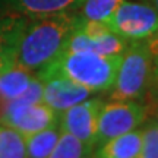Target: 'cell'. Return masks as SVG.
Here are the masks:
<instances>
[{
	"label": "cell",
	"instance_id": "cell-21",
	"mask_svg": "<svg viewBox=\"0 0 158 158\" xmlns=\"http://www.w3.org/2000/svg\"><path fill=\"white\" fill-rule=\"evenodd\" d=\"M157 120H158V111H157Z\"/></svg>",
	"mask_w": 158,
	"mask_h": 158
},
{
	"label": "cell",
	"instance_id": "cell-17",
	"mask_svg": "<svg viewBox=\"0 0 158 158\" xmlns=\"http://www.w3.org/2000/svg\"><path fill=\"white\" fill-rule=\"evenodd\" d=\"M142 151L141 158H158V120L148 122L141 129Z\"/></svg>",
	"mask_w": 158,
	"mask_h": 158
},
{
	"label": "cell",
	"instance_id": "cell-19",
	"mask_svg": "<svg viewBox=\"0 0 158 158\" xmlns=\"http://www.w3.org/2000/svg\"><path fill=\"white\" fill-rule=\"evenodd\" d=\"M13 64H15V59L12 56H0V75L5 73Z\"/></svg>",
	"mask_w": 158,
	"mask_h": 158
},
{
	"label": "cell",
	"instance_id": "cell-4",
	"mask_svg": "<svg viewBox=\"0 0 158 158\" xmlns=\"http://www.w3.org/2000/svg\"><path fill=\"white\" fill-rule=\"evenodd\" d=\"M106 25L129 43L147 41L158 31V10L151 2L123 0Z\"/></svg>",
	"mask_w": 158,
	"mask_h": 158
},
{
	"label": "cell",
	"instance_id": "cell-15",
	"mask_svg": "<svg viewBox=\"0 0 158 158\" xmlns=\"http://www.w3.org/2000/svg\"><path fill=\"white\" fill-rule=\"evenodd\" d=\"M27 157V142L15 127L0 123V158H22Z\"/></svg>",
	"mask_w": 158,
	"mask_h": 158
},
{
	"label": "cell",
	"instance_id": "cell-14",
	"mask_svg": "<svg viewBox=\"0 0 158 158\" xmlns=\"http://www.w3.org/2000/svg\"><path fill=\"white\" fill-rule=\"evenodd\" d=\"M95 147L88 142L79 139L78 136L69 133L66 130L60 132V136L53 148L51 158H81V157H94Z\"/></svg>",
	"mask_w": 158,
	"mask_h": 158
},
{
	"label": "cell",
	"instance_id": "cell-10",
	"mask_svg": "<svg viewBox=\"0 0 158 158\" xmlns=\"http://www.w3.org/2000/svg\"><path fill=\"white\" fill-rule=\"evenodd\" d=\"M84 0H0V13H22L38 18L63 12H78Z\"/></svg>",
	"mask_w": 158,
	"mask_h": 158
},
{
	"label": "cell",
	"instance_id": "cell-5",
	"mask_svg": "<svg viewBox=\"0 0 158 158\" xmlns=\"http://www.w3.org/2000/svg\"><path fill=\"white\" fill-rule=\"evenodd\" d=\"M147 120V108L138 100H116L102 102L97 120L95 148L111 138L141 127Z\"/></svg>",
	"mask_w": 158,
	"mask_h": 158
},
{
	"label": "cell",
	"instance_id": "cell-2",
	"mask_svg": "<svg viewBox=\"0 0 158 158\" xmlns=\"http://www.w3.org/2000/svg\"><path fill=\"white\" fill-rule=\"evenodd\" d=\"M122 54L107 56L88 50H64L54 62L38 70L37 76L63 75L91 92L111 91Z\"/></svg>",
	"mask_w": 158,
	"mask_h": 158
},
{
	"label": "cell",
	"instance_id": "cell-12",
	"mask_svg": "<svg viewBox=\"0 0 158 158\" xmlns=\"http://www.w3.org/2000/svg\"><path fill=\"white\" fill-rule=\"evenodd\" d=\"M29 18L22 13H0V56H12Z\"/></svg>",
	"mask_w": 158,
	"mask_h": 158
},
{
	"label": "cell",
	"instance_id": "cell-8",
	"mask_svg": "<svg viewBox=\"0 0 158 158\" xmlns=\"http://www.w3.org/2000/svg\"><path fill=\"white\" fill-rule=\"evenodd\" d=\"M56 122H59V113L43 101L34 104L9 102L5 114L0 118V123L15 127L22 135H29L45 129Z\"/></svg>",
	"mask_w": 158,
	"mask_h": 158
},
{
	"label": "cell",
	"instance_id": "cell-6",
	"mask_svg": "<svg viewBox=\"0 0 158 158\" xmlns=\"http://www.w3.org/2000/svg\"><path fill=\"white\" fill-rule=\"evenodd\" d=\"M129 41L113 32L106 23L88 21L81 16L78 27L68 41L66 50H88L98 54H122Z\"/></svg>",
	"mask_w": 158,
	"mask_h": 158
},
{
	"label": "cell",
	"instance_id": "cell-7",
	"mask_svg": "<svg viewBox=\"0 0 158 158\" xmlns=\"http://www.w3.org/2000/svg\"><path fill=\"white\" fill-rule=\"evenodd\" d=\"M104 100L100 97L86 98L59 113V123L63 130L95 147L97 120Z\"/></svg>",
	"mask_w": 158,
	"mask_h": 158
},
{
	"label": "cell",
	"instance_id": "cell-13",
	"mask_svg": "<svg viewBox=\"0 0 158 158\" xmlns=\"http://www.w3.org/2000/svg\"><path fill=\"white\" fill-rule=\"evenodd\" d=\"M62 127L60 123L50 124L48 127L41 129L38 132L25 135V142H27V157L31 158H45L50 157L53 148L56 147V142L60 136Z\"/></svg>",
	"mask_w": 158,
	"mask_h": 158
},
{
	"label": "cell",
	"instance_id": "cell-9",
	"mask_svg": "<svg viewBox=\"0 0 158 158\" xmlns=\"http://www.w3.org/2000/svg\"><path fill=\"white\" fill-rule=\"evenodd\" d=\"M38 78L44 84L43 102L57 113H62L63 110L84 101L89 98L91 94H94L88 88L76 84L63 75H45Z\"/></svg>",
	"mask_w": 158,
	"mask_h": 158
},
{
	"label": "cell",
	"instance_id": "cell-11",
	"mask_svg": "<svg viewBox=\"0 0 158 158\" xmlns=\"http://www.w3.org/2000/svg\"><path fill=\"white\" fill-rule=\"evenodd\" d=\"M142 132L138 127L108 139L95 148L94 157L98 158H141Z\"/></svg>",
	"mask_w": 158,
	"mask_h": 158
},
{
	"label": "cell",
	"instance_id": "cell-3",
	"mask_svg": "<svg viewBox=\"0 0 158 158\" xmlns=\"http://www.w3.org/2000/svg\"><path fill=\"white\" fill-rule=\"evenodd\" d=\"M152 82V59L147 41H130L122 54L111 98L141 100Z\"/></svg>",
	"mask_w": 158,
	"mask_h": 158
},
{
	"label": "cell",
	"instance_id": "cell-1",
	"mask_svg": "<svg viewBox=\"0 0 158 158\" xmlns=\"http://www.w3.org/2000/svg\"><path fill=\"white\" fill-rule=\"evenodd\" d=\"M79 21L81 15L78 12L29 18L16 44L15 64L35 73L44 69L66 50Z\"/></svg>",
	"mask_w": 158,
	"mask_h": 158
},
{
	"label": "cell",
	"instance_id": "cell-16",
	"mask_svg": "<svg viewBox=\"0 0 158 158\" xmlns=\"http://www.w3.org/2000/svg\"><path fill=\"white\" fill-rule=\"evenodd\" d=\"M123 0H84L78 13L84 19L107 23Z\"/></svg>",
	"mask_w": 158,
	"mask_h": 158
},
{
	"label": "cell",
	"instance_id": "cell-18",
	"mask_svg": "<svg viewBox=\"0 0 158 158\" xmlns=\"http://www.w3.org/2000/svg\"><path fill=\"white\" fill-rule=\"evenodd\" d=\"M147 45L152 59V79H158V31L147 40Z\"/></svg>",
	"mask_w": 158,
	"mask_h": 158
},
{
	"label": "cell",
	"instance_id": "cell-20",
	"mask_svg": "<svg viewBox=\"0 0 158 158\" xmlns=\"http://www.w3.org/2000/svg\"><path fill=\"white\" fill-rule=\"evenodd\" d=\"M149 2L152 3V6L155 7V9H157V10H158V0H149Z\"/></svg>",
	"mask_w": 158,
	"mask_h": 158
}]
</instances>
